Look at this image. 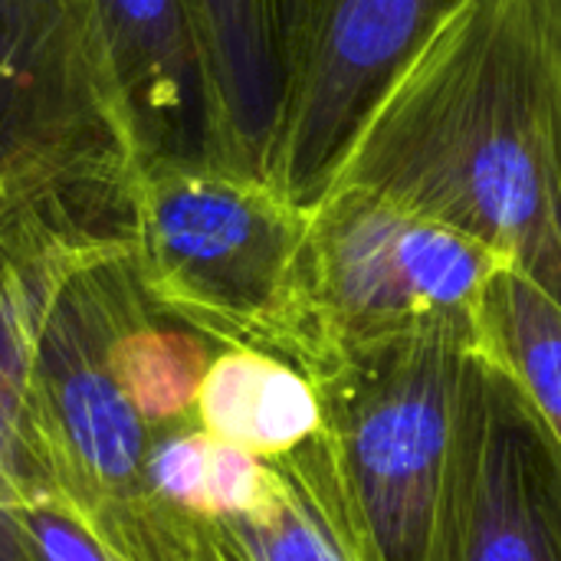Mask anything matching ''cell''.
<instances>
[{
    "label": "cell",
    "mask_w": 561,
    "mask_h": 561,
    "mask_svg": "<svg viewBox=\"0 0 561 561\" xmlns=\"http://www.w3.org/2000/svg\"><path fill=\"white\" fill-rule=\"evenodd\" d=\"M362 187L496 250L561 306V46L529 0H454L348 135Z\"/></svg>",
    "instance_id": "1"
},
{
    "label": "cell",
    "mask_w": 561,
    "mask_h": 561,
    "mask_svg": "<svg viewBox=\"0 0 561 561\" xmlns=\"http://www.w3.org/2000/svg\"><path fill=\"white\" fill-rule=\"evenodd\" d=\"M371 561H444L460 513L483 352L450 335L342 348L309 378Z\"/></svg>",
    "instance_id": "2"
},
{
    "label": "cell",
    "mask_w": 561,
    "mask_h": 561,
    "mask_svg": "<svg viewBox=\"0 0 561 561\" xmlns=\"http://www.w3.org/2000/svg\"><path fill=\"white\" fill-rule=\"evenodd\" d=\"M128 210L141 286L164 316L302 371L312 207L217 158H148L131 168Z\"/></svg>",
    "instance_id": "3"
},
{
    "label": "cell",
    "mask_w": 561,
    "mask_h": 561,
    "mask_svg": "<svg viewBox=\"0 0 561 561\" xmlns=\"http://www.w3.org/2000/svg\"><path fill=\"white\" fill-rule=\"evenodd\" d=\"M131 151L62 0H0V256L131 240Z\"/></svg>",
    "instance_id": "4"
},
{
    "label": "cell",
    "mask_w": 561,
    "mask_h": 561,
    "mask_svg": "<svg viewBox=\"0 0 561 561\" xmlns=\"http://www.w3.org/2000/svg\"><path fill=\"white\" fill-rule=\"evenodd\" d=\"M506 256L480 240L362 187H329L312 204L306 312L312 378L342 348L450 335L483 348L480 316Z\"/></svg>",
    "instance_id": "5"
},
{
    "label": "cell",
    "mask_w": 561,
    "mask_h": 561,
    "mask_svg": "<svg viewBox=\"0 0 561 561\" xmlns=\"http://www.w3.org/2000/svg\"><path fill=\"white\" fill-rule=\"evenodd\" d=\"M454 0H309L263 174L312 207L358 118Z\"/></svg>",
    "instance_id": "6"
},
{
    "label": "cell",
    "mask_w": 561,
    "mask_h": 561,
    "mask_svg": "<svg viewBox=\"0 0 561 561\" xmlns=\"http://www.w3.org/2000/svg\"><path fill=\"white\" fill-rule=\"evenodd\" d=\"M131 161L217 158L194 0H62Z\"/></svg>",
    "instance_id": "7"
},
{
    "label": "cell",
    "mask_w": 561,
    "mask_h": 561,
    "mask_svg": "<svg viewBox=\"0 0 561 561\" xmlns=\"http://www.w3.org/2000/svg\"><path fill=\"white\" fill-rule=\"evenodd\" d=\"M444 561H561V444L486 355L467 486Z\"/></svg>",
    "instance_id": "8"
},
{
    "label": "cell",
    "mask_w": 561,
    "mask_h": 561,
    "mask_svg": "<svg viewBox=\"0 0 561 561\" xmlns=\"http://www.w3.org/2000/svg\"><path fill=\"white\" fill-rule=\"evenodd\" d=\"M122 237H46L0 256V503L49 493L36 417V365L53 302L82 256Z\"/></svg>",
    "instance_id": "9"
},
{
    "label": "cell",
    "mask_w": 561,
    "mask_h": 561,
    "mask_svg": "<svg viewBox=\"0 0 561 561\" xmlns=\"http://www.w3.org/2000/svg\"><path fill=\"white\" fill-rule=\"evenodd\" d=\"M306 3L194 0L217 112V161L263 174Z\"/></svg>",
    "instance_id": "10"
},
{
    "label": "cell",
    "mask_w": 561,
    "mask_h": 561,
    "mask_svg": "<svg viewBox=\"0 0 561 561\" xmlns=\"http://www.w3.org/2000/svg\"><path fill=\"white\" fill-rule=\"evenodd\" d=\"M270 463L276 486L256 513L207 523L214 561H371L322 434Z\"/></svg>",
    "instance_id": "11"
},
{
    "label": "cell",
    "mask_w": 561,
    "mask_h": 561,
    "mask_svg": "<svg viewBox=\"0 0 561 561\" xmlns=\"http://www.w3.org/2000/svg\"><path fill=\"white\" fill-rule=\"evenodd\" d=\"M194 414L201 431L260 460H279L322 434L316 385L286 358L247 345L214 355Z\"/></svg>",
    "instance_id": "12"
},
{
    "label": "cell",
    "mask_w": 561,
    "mask_h": 561,
    "mask_svg": "<svg viewBox=\"0 0 561 561\" xmlns=\"http://www.w3.org/2000/svg\"><path fill=\"white\" fill-rule=\"evenodd\" d=\"M483 355L503 368L561 444V306L506 266L483 302Z\"/></svg>",
    "instance_id": "13"
},
{
    "label": "cell",
    "mask_w": 561,
    "mask_h": 561,
    "mask_svg": "<svg viewBox=\"0 0 561 561\" xmlns=\"http://www.w3.org/2000/svg\"><path fill=\"white\" fill-rule=\"evenodd\" d=\"M158 316L161 309L151 302V309L131 322L108 352L112 375L145 424L184 417L194 408L201 381L214 362V339L178 319V325H158Z\"/></svg>",
    "instance_id": "14"
},
{
    "label": "cell",
    "mask_w": 561,
    "mask_h": 561,
    "mask_svg": "<svg viewBox=\"0 0 561 561\" xmlns=\"http://www.w3.org/2000/svg\"><path fill=\"white\" fill-rule=\"evenodd\" d=\"M210 447L214 437L207 431H187L161 437L145 460V483L151 496L164 506L204 523V490L210 470Z\"/></svg>",
    "instance_id": "15"
},
{
    "label": "cell",
    "mask_w": 561,
    "mask_h": 561,
    "mask_svg": "<svg viewBox=\"0 0 561 561\" xmlns=\"http://www.w3.org/2000/svg\"><path fill=\"white\" fill-rule=\"evenodd\" d=\"M536 7V13L542 16L546 30L552 33V39L561 46V0H529Z\"/></svg>",
    "instance_id": "16"
}]
</instances>
